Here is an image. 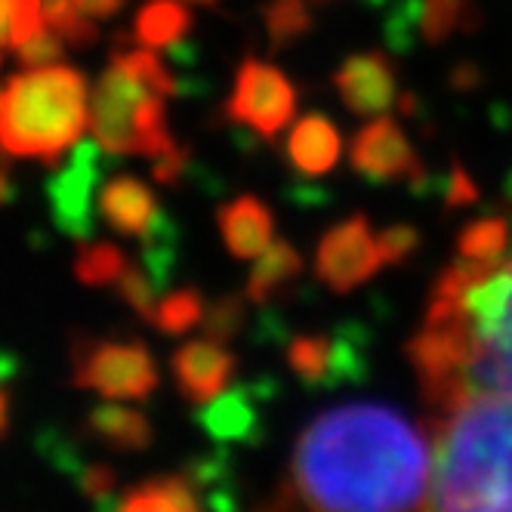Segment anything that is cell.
<instances>
[{"label": "cell", "instance_id": "cell-14", "mask_svg": "<svg viewBox=\"0 0 512 512\" xmlns=\"http://www.w3.org/2000/svg\"><path fill=\"white\" fill-rule=\"evenodd\" d=\"M340 130L331 118L318 112L300 118L287 136V161L300 176H324L340 161Z\"/></svg>", "mask_w": 512, "mask_h": 512}, {"label": "cell", "instance_id": "cell-16", "mask_svg": "<svg viewBox=\"0 0 512 512\" xmlns=\"http://www.w3.org/2000/svg\"><path fill=\"white\" fill-rule=\"evenodd\" d=\"M192 31V13L182 0H149L133 22V41L158 50L173 47L176 41H186Z\"/></svg>", "mask_w": 512, "mask_h": 512}, {"label": "cell", "instance_id": "cell-36", "mask_svg": "<svg viewBox=\"0 0 512 512\" xmlns=\"http://www.w3.org/2000/svg\"><path fill=\"white\" fill-rule=\"evenodd\" d=\"M189 4H198V7H219V0H189Z\"/></svg>", "mask_w": 512, "mask_h": 512}, {"label": "cell", "instance_id": "cell-23", "mask_svg": "<svg viewBox=\"0 0 512 512\" xmlns=\"http://www.w3.org/2000/svg\"><path fill=\"white\" fill-rule=\"evenodd\" d=\"M47 25L44 0H0V47H19Z\"/></svg>", "mask_w": 512, "mask_h": 512}, {"label": "cell", "instance_id": "cell-5", "mask_svg": "<svg viewBox=\"0 0 512 512\" xmlns=\"http://www.w3.org/2000/svg\"><path fill=\"white\" fill-rule=\"evenodd\" d=\"M179 93V81L167 65L145 47L115 53L99 78L90 105V127L108 155L158 158L170 149L164 96Z\"/></svg>", "mask_w": 512, "mask_h": 512}, {"label": "cell", "instance_id": "cell-15", "mask_svg": "<svg viewBox=\"0 0 512 512\" xmlns=\"http://www.w3.org/2000/svg\"><path fill=\"white\" fill-rule=\"evenodd\" d=\"M173 371H176L179 389L192 401H201L226 383L232 371V355L216 349L213 343H189L176 352Z\"/></svg>", "mask_w": 512, "mask_h": 512}, {"label": "cell", "instance_id": "cell-24", "mask_svg": "<svg viewBox=\"0 0 512 512\" xmlns=\"http://www.w3.org/2000/svg\"><path fill=\"white\" fill-rule=\"evenodd\" d=\"M44 13L47 22L53 25V31L62 41L75 44V47H90L99 38V28L84 19V13L78 10L75 0H44Z\"/></svg>", "mask_w": 512, "mask_h": 512}, {"label": "cell", "instance_id": "cell-18", "mask_svg": "<svg viewBox=\"0 0 512 512\" xmlns=\"http://www.w3.org/2000/svg\"><path fill=\"white\" fill-rule=\"evenodd\" d=\"M512 247V226L506 216H482L457 238V260L472 266H494Z\"/></svg>", "mask_w": 512, "mask_h": 512}, {"label": "cell", "instance_id": "cell-19", "mask_svg": "<svg viewBox=\"0 0 512 512\" xmlns=\"http://www.w3.org/2000/svg\"><path fill=\"white\" fill-rule=\"evenodd\" d=\"M87 429L115 448H142L149 442V423L142 420V414L118 408V405L93 408L87 414Z\"/></svg>", "mask_w": 512, "mask_h": 512}, {"label": "cell", "instance_id": "cell-20", "mask_svg": "<svg viewBox=\"0 0 512 512\" xmlns=\"http://www.w3.org/2000/svg\"><path fill=\"white\" fill-rule=\"evenodd\" d=\"M475 13L479 10H475L472 0H423V13H420L423 41L438 47V44H445L454 31H472Z\"/></svg>", "mask_w": 512, "mask_h": 512}, {"label": "cell", "instance_id": "cell-26", "mask_svg": "<svg viewBox=\"0 0 512 512\" xmlns=\"http://www.w3.org/2000/svg\"><path fill=\"white\" fill-rule=\"evenodd\" d=\"M121 512H192V503L189 497L182 494L179 485L173 482H155V485H145V488H136Z\"/></svg>", "mask_w": 512, "mask_h": 512}, {"label": "cell", "instance_id": "cell-2", "mask_svg": "<svg viewBox=\"0 0 512 512\" xmlns=\"http://www.w3.org/2000/svg\"><path fill=\"white\" fill-rule=\"evenodd\" d=\"M432 408L472 392L512 395V247L494 266L454 260L408 343Z\"/></svg>", "mask_w": 512, "mask_h": 512}, {"label": "cell", "instance_id": "cell-11", "mask_svg": "<svg viewBox=\"0 0 512 512\" xmlns=\"http://www.w3.org/2000/svg\"><path fill=\"white\" fill-rule=\"evenodd\" d=\"M334 87L349 112L355 115H386L398 96L395 68L383 53H355L334 75Z\"/></svg>", "mask_w": 512, "mask_h": 512}, {"label": "cell", "instance_id": "cell-28", "mask_svg": "<svg viewBox=\"0 0 512 512\" xmlns=\"http://www.w3.org/2000/svg\"><path fill=\"white\" fill-rule=\"evenodd\" d=\"M377 244L386 266H401L420 250V232L408 223H395L377 232Z\"/></svg>", "mask_w": 512, "mask_h": 512}, {"label": "cell", "instance_id": "cell-21", "mask_svg": "<svg viewBox=\"0 0 512 512\" xmlns=\"http://www.w3.org/2000/svg\"><path fill=\"white\" fill-rule=\"evenodd\" d=\"M263 22L272 50H284L290 44L303 41L315 28V16L306 0H269L263 7Z\"/></svg>", "mask_w": 512, "mask_h": 512}, {"label": "cell", "instance_id": "cell-27", "mask_svg": "<svg viewBox=\"0 0 512 512\" xmlns=\"http://www.w3.org/2000/svg\"><path fill=\"white\" fill-rule=\"evenodd\" d=\"M118 290H121V297L130 303V309H136V315H142L145 321H155V315H158V306H155L158 284L149 278V272L130 266V269L121 275Z\"/></svg>", "mask_w": 512, "mask_h": 512}, {"label": "cell", "instance_id": "cell-30", "mask_svg": "<svg viewBox=\"0 0 512 512\" xmlns=\"http://www.w3.org/2000/svg\"><path fill=\"white\" fill-rule=\"evenodd\" d=\"M244 318V306L238 297H226V300H219L216 306L207 309V318H204V327H207V334L216 337V340H226L238 331V324Z\"/></svg>", "mask_w": 512, "mask_h": 512}, {"label": "cell", "instance_id": "cell-13", "mask_svg": "<svg viewBox=\"0 0 512 512\" xmlns=\"http://www.w3.org/2000/svg\"><path fill=\"white\" fill-rule=\"evenodd\" d=\"M99 213L118 235L145 238L161 213L149 186L133 176H115L99 189Z\"/></svg>", "mask_w": 512, "mask_h": 512}, {"label": "cell", "instance_id": "cell-8", "mask_svg": "<svg viewBox=\"0 0 512 512\" xmlns=\"http://www.w3.org/2000/svg\"><path fill=\"white\" fill-rule=\"evenodd\" d=\"M102 179V145L96 139H78L71 158L47 182V201L53 223L62 235L87 241L93 235V192Z\"/></svg>", "mask_w": 512, "mask_h": 512}, {"label": "cell", "instance_id": "cell-10", "mask_svg": "<svg viewBox=\"0 0 512 512\" xmlns=\"http://www.w3.org/2000/svg\"><path fill=\"white\" fill-rule=\"evenodd\" d=\"M349 161H352V170L364 182H371V186H386V182L408 179L420 192L429 182L411 139L392 118H374L371 124H364L352 139Z\"/></svg>", "mask_w": 512, "mask_h": 512}, {"label": "cell", "instance_id": "cell-17", "mask_svg": "<svg viewBox=\"0 0 512 512\" xmlns=\"http://www.w3.org/2000/svg\"><path fill=\"white\" fill-rule=\"evenodd\" d=\"M300 275H303L300 250L294 244H287V241H275L260 253V260H256V266L250 272L247 294L256 303H269L278 290H284L290 281H297Z\"/></svg>", "mask_w": 512, "mask_h": 512}, {"label": "cell", "instance_id": "cell-29", "mask_svg": "<svg viewBox=\"0 0 512 512\" xmlns=\"http://www.w3.org/2000/svg\"><path fill=\"white\" fill-rule=\"evenodd\" d=\"M16 56L28 68H47V65L62 62L65 47H62V38L56 31H41V34H34V38H28L25 44H19Z\"/></svg>", "mask_w": 512, "mask_h": 512}, {"label": "cell", "instance_id": "cell-38", "mask_svg": "<svg viewBox=\"0 0 512 512\" xmlns=\"http://www.w3.org/2000/svg\"><path fill=\"white\" fill-rule=\"evenodd\" d=\"M0 164H7V161H4V158H0Z\"/></svg>", "mask_w": 512, "mask_h": 512}, {"label": "cell", "instance_id": "cell-34", "mask_svg": "<svg viewBox=\"0 0 512 512\" xmlns=\"http://www.w3.org/2000/svg\"><path fill=\"white\" fill-rule=\"evenodd\" d=\"M16 186H13V179L7 176V170H4V164H0V207H7V204H13L16 201Z\"/></svg>", "mask_w": 512, "mask_h": 512}, {"label": "cell", "instance_id": "cell-12", "mask_svg": "<svg viewBox=\"0 0 512 512\" xmlns=\"http://www.w3.org/2000/svg\"><path fill=\"white\" fill-rule=\"evenodd\" d=\"M216 226H219V235H223L226 250L235 260H253V256H260L272 244V235H275L272 210L256 195H241L229 201L226 207H219Z\"/></svg>", "mask_w": 512, "mask_h": 512}, {"label": "cell", "instance_id": "cell-7", "mask_svg": "<svg viewBox=\"0 0 512 512\" xmlns=\"http://www.w3.org/2000/svg\"><path fill=\"white\" fill-rule=\"evenodd\" d=\"M226 112L235 124H244L260 139L272 142L290 121H294L297 90L281 68L260 62V59H244L235 75V87H232V99Z\"/></svg>", "mask_w": 512, "mask_h": 512}, {"label": "cell", "instance_id": "cell-3", "mask_svg": "<svg viewBox=\"0 0 512 512\" xmlns=\"http://www.w3.org/2000/svg\"><path fill=\"white\" fill-rule=\"evenodd\" d=\"M435 411L423 512H512V395L472 392Z\"/></svg>", "mask_w": 512, "mask_h": 512}, {"label": "cell", "instance_id": "cell-6", "mask_svg": "<svg viewBox=\"0 0 512 512\" xmlns=\"http://www.w3.org/2000/svg\"><path fill=\"white\" fill-rule=\"evenodd\" d=\"M71 368L75 386L112 398H145L158 383L149 349L136 340L78 337L71 343Z\"/></svg>", "mask_w": 512, "mask_h": 512}, {"label": "cell", "instance_id": "cell-25", "mask_svg": "<svg viewBox=\"0 0 512 512\" xmlns=\"http://www.w3.org/2000/svg\"><path fill=\"white\" fill-rule=\"evenodd\" d=\"M204 315V297L195 287H182L176 294H170L155 315V324L164 334H186L189 327Z\"/></svg>", "mask_w": 512, "mask_h": 512}, {"label": "cell", "instance_id": "cell-22", "mask_svg": "<svg viewBox=\"0 0 512 512\" xmlns=\"http://www.w3.org/2000/svg\"><path fill=\"white\" fill-rule=\"evenodd\" d=\"M130 269L127 253L108 241H90L81 244L78 256H75V275L81 284L87 287H105L121 281V275Z\"/></svg>", "mask_w": 512, "mask_h": 512}, {"label": "cell", "instance_id": "cell-1", "mask_svg": "<svg viewBox=\"0 0 512 512\" xmlns=\"http://www.w3.org/2000/svg\"><path fill=\"white\" fill-rule=\"evenodd\" d=\"M432 442L398 411L346 405L300 438L297 488L315 512H423Z\"/></svg>", "mask_w": 512, "mask_h": 512}, {"label": "cell", "instance_id": "cell-33", "mask_svg": "<svg viewBox=\"0 0 512 512\" xmlns=\"http://www.w3.org/2000/svg\"><path fill=\"white\" fill-rule=\"evenodd\" d=\"M75 4L84 16H96V19H112L124 10V0H75Z\"/></svg>", "mask_w": 512, "mask_h": 512}, {"label": "cell", "instance_id": "cell-32", "mask_svg": "<svg viewBox=\"0 0 512 512\" xmlns=\"http://www.w3.org/2000/svg\"><path fill=\"white\" fill-rule=\"evenodd\" d=\"M442 195H445V204L451 210H457V207H469V204L479 201V186H475L472 176L463 170V164H454L451 176L445 179V186H442Z\"/></svg>", "mask_w": 512, "mask_h": 512}, {"label": "cell", "instance_id": "cell-37", "mask_svg": "<svg viewBox=\"0 0 512 512\" xmlns=\"http://www.w3.org/2000/svg\"><path fill=\"white\" fill-rule=\"evenodd\" d=\"M506 192H509V198H512V176H509V186H506Z\"/></svg>", "mask_w": 512, "mask_h": 512}, {"label": "cell", "instance_id": "cell-35", "mask_svg": "<svg viewBox=\"0 0 512 512\" xmlns=\"http://www.w3.org/2000/svg\"><path fill=\"white\" fill-rule=\"evenodd\" d=\"M10 401H7V392H4V383H0V438L7 435V423H10Z\"/></svg>", "mask_w": 512, "mask_h": 512}, {"label": "cell", "instance_id": "cell-31", "mask_svg": "<svg viewBox=\"0 0 512 512\" xmlns=\"http://www.w3.org/2000/svg\"><path fill=\"white\" fill-rule=\"evenodd\" d=\"M152 176L155 182H161V186H179V179L186 176V170L192 167V152L186 149V145H170V149H164L158 158H152Z\"/></svg>", "mask_w": 512, "mask_h": 512}, {"label": "cell", "instance_id": "cell-9", "mask_svg": "<svg viewBox=\"0 0 512 512\" xmlns=\"http://www.w3.org/2000/svg\"><path fill=\"white\" fill-rule=\"evenodd\" d=\"M383 266L386 263L368 216H349L331 226L315 250V272L321 284L337 290V294H349V290L368 284Z\"/></svg>", "mask_w": 512, "mask_h": 512}, {"label": "cell", "instance_id": "cell-4", "mask_svg": "<svg viewBox=\"0 0 512 512\" xmlns=\"http://www.w3.org/2000/svg\"><path fill=\"white\" fill-rule=\"evenodd\" d=\"M87 127V81L68 65L28 68L0 96V158H38L50 167Z\"/></svg>", "mask_w": 512, "mask_h": 512}]
</instances>
